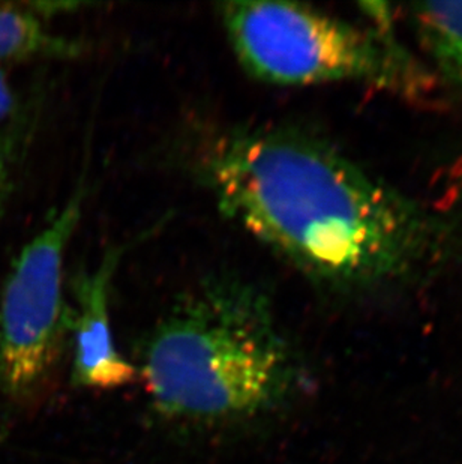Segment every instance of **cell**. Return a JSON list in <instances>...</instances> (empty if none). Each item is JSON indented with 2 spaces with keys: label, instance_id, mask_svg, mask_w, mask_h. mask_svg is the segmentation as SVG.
<instances>
[{
  "label": "cell",
  "instance_id": "cell-8",
  "mask_svg": "<svg viewBox=\"0 0 462 464\" xmlns=\"http://www.w3.org/2000/svg\"><path fill=\"white\" fill-rule=\"evenodd\" d=\"M41 102L43 95L36 92L20 118L6 127H0V223L13 198L20 170L35 136L43 107Z\"/></svg>",
  "mask_w": 462,
  "mask_h": 464
},
{
  "label": "cell",
  "instance_id": "cell-1",
  "mask_svg": "<svg viewBox=\"0 0 462 464\" xmlns=\"http://www.w3.org/2000/svg\"><path fill=\"white\" fill-rule=\"evenodd\" d=\"M198 157L219 210L327 289L399 280L431 246L415 205L310 132L230 128Z\"/></svg>",
  "mask_w": 462,
  "mask_h": 464
},
{
  "label": "cell",
  "instance_id": "cell-4",
  "mask_svg": "<svg viewBox=\"0 0 462 464\" xmlns=\"http://www.w3.org/2000/svg\"><path fill=\"white\" fill-rule=\"evenodd\" d=\"M88 170L65 205L14 258L0 290L2 392L17 403L44 390L70 335L65 257L88 198Z\"/></svg>",
  "mask_w": 462,
  "mask_h": 464
},
{
  "label": "cell",
  "instance_id": "cell-6",
  "mask_svg": "<svg viewBox=\"0 0 462 464\" xmlns=\"http://www.w3.org/2000/svg\"><path fill=\"white\" fill-rule=\"evenodd\" d=\"M34 4H0V66L34 59H74L75 41L56 35Z\"/></svg>",
  "mask_w": 462,
  "mask_h": 464
},
{
  "label": "cell",
  "instance_id": "cell-11",
  "mask_svg": "<svg viewBox=\"0 0 462 464\" xmlns=\"http://www.w3.org/2000/svg\"><path fill=\"white\" fill-rule=\"evenodd\" d=\"M0 391H2V379H0Z\"/></svg>",
  "mask_w": 462,
  "mask_h": 464
},
{
  "label": "cell",
  "instance_id": "cell-2",
  "mask_svg": "<svg viewBox=\"0 0 462 464\" xmlns=\"http://www.w3.org/2000/svg\"><path fill=\"white\" fill-rule=\"evenodd\" d=\"M137 370L158 416L201 429L266 420L301 385L266 290L240 276L184 295L149 334Z\"/></svg>",
  "mask_w": 462,
  "mask_h": 464
},
{
  "label": "cell",
  "instance_id": "cell-5",
  "mask_svg": "<svg viewBox=\"0 0 462 464\" xmlns=\"http://www.w3.org/2000/svg\"><path fill=\"white\" fill-rule=\"evenodd\" d=\"M125 251L127 246H111L98 266L80 271L71 285L75 301L70 317L71 376L84 390H119L131 385L139 374L119 353L110 320V287Z\"/></svg>",
  "mask_w": 462,
  "mask_h": 464
},
{
  "label": "cell",
  "instance_id": "cell-7",
  "mask_svg": "<svg viewBox=\"0 0 462 464\" xmlns=\"http://www.w3.org/2000/svg\"><path fill=\"white\" fill-rule=\"evenodd\" d=\"M410 18L437 72L462 91V2L413 4Z\"/></svg>",
  "mask_w": 462,
  "mask_h": 464
},
{
  "label": "cell",
  "instance_id": "cell-9",
  "mask_svg": "<svg viewBox=\"0 0 462 464\" xmlns=\"http://www.w3.org/2000/svg\"><path fill=\"white\" fill-rule=\"evenodd\" d=\"M34 95L31 100L18 97V93L14 91L13 84L9 82L5 66H0V127H6L8 123L20 118L31 104Z\"/></svg>",
  "mask_w": 462,
  "mask_h": 464
},
{
  "label": "cell",
  "instance_id": "cell-10",
  "mask_svg": "<svg viewBox=\"0 0 462 464\" xmlns=\"http://www.w3.org/2000/svg\"><path fill=\"white\" fill-rule=\"evenodd\" d=\"M5 433H6V418L0 411V439L4 438Z\"/></svg>",
  "mask_w": 462,
  "mask_h": 464
},
{
  "label": "cell",
  "instance_id": "cell-3",
  "mask_svg": "<svg viewBox=\"0 0 462 464\" xmlns=\"http://www.w3.org/2000/svg\"><path fill=\"white\" fill-rule=\"evenodd\" d=\"M219 18L249 75L275 86L362 82L398 92L423 88L425 75L384 32L287 2H228Z\"/></svg>",
  "mask_w": 462,
  "mask_h": 464
}]
</instances>
